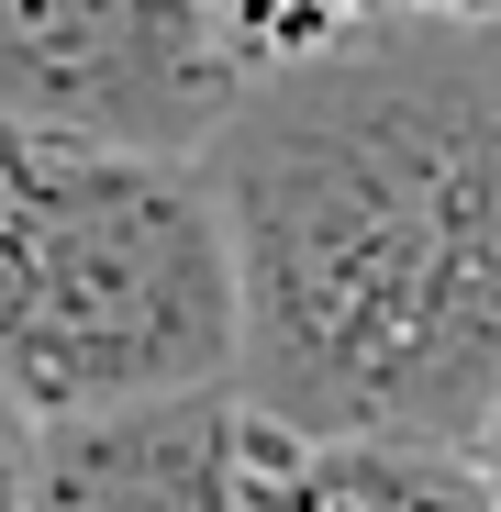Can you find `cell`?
Segmentation results:
<instances>
[{"instance_id": "obj_1", "label": "cell", "mask_w": 501, "mask_h": 512, "mask_svg": "<svg viewBox=\"0 0 501 512\" xmlns=\"http://www.w3.org/2000/svg\"><path fill=\"white\" fill-rule=\"evenodd\" d=\"M201 167L245 301V412L479 446L501 401V12H390L257 56Z\"/></svg>"}, {"instance_id": "obj_2", "label": "cell", "mask_w": 501, "mask_h": 512, "mask_svg": "<svg viewBox=\"0 0 501 512\" xmlns=\"http://www.w3.org/2000/svg\"><path fill=\"white\" fill-rule=\"evenodd\" d=\"M245 301L201 156L0 123V423L234 390Z\"/></svg>"}, {"instance_id": "obj_3", "label": "cell", "mask_w": 501, "mask_h": 512, "mask_svg": "<svg viewBox=\"0 0 501 512\" xmlns=\"http://www.w3.org/2000/svg\"><path fill=\"white\" fill-rule=\"evenodd\" d=\"M234 78L223 0H0V123L23 134L201 156Z\"/></svg>"}, {"instance_id": "obj_4", "label": "cell", "mask_w": 501, "mask_h": 512, "mask_svg": "<svg viewBox=\"0 0 501 512\" xmlns=\"http://www.w3.org/2000/svg\"><path fill=\"white\" fill-rule=\"evenodd\" d=\"M245 390H167L78 423H12L23 512H245Z\"/></svg>"}, {"instance_id": "obj_5", "label": "cell", "mask_w": 501, "mask_h": 512, "mask_svg": "<svg viewBox=\"0 0 501 512\" xmlns=\"http://www.w3.org/2000/svg\"><path fill=\"white\" fill-rule=\"evenodd\" d=\"M245 512H501L468 446H401V435H245Z\"/></svg>"}, {"instance_id": "obj_6", "label": "cell", "mask_w": 501, "mask_h": 512, "mask_svg": "<svg viewBox=\"0 0 501 512\" xmlns=\"http://www.w3.org/2000/svg\"><path fill=\"white\" fill-rule=\"evenodd\" d=\"M390 12H501V0H223L234 23V56H301L323 34H357V23H390Z\"/></svg>"}, {"instance_id": "obj_7", "label": "cell", "mask_w": 501, "mask_h": 512, "mask_svg": "<svg viewBox=\"0 0 501 512\" xmlns=\"http://www.w3.org/2000/svg\"><path fill=\"white\" fill-rule=\"evenodd\" d=\"M468 457H479V479H490V501H501V401H490V423H479V446H468Z\"/></svg>"}, {"instance_id": "obj_8", "label": "cell", "mask_w": 501, "mask_h": 512, "mask_svg": "<svg viewBox=\"0 0 501 512\" xmlns=\"http://www.w3.org/2000/svg\"><path fill=\"white\" fill-rule=\"evenodd\" d=\"M0 512H23V490H12V435H0Z\"/></svg>"}, {"instance_id": "obj_9", "label": "cell", "mask_w": 501, "mask_h": 512, "mask_svg": "<svg viewBox=\"0 0 501 512\" xmlns=\"http://www.w3.org/2000/svg\"><path fill=\"white\" fill-rule=\"evenodd\" d=\"M0 435H12V423H0Z\"/></svg>"}]
</instances>
